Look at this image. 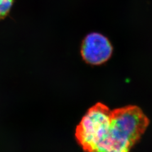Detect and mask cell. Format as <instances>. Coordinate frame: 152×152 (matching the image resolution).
Returning a JSON list of instances; mask_svg holds the SVG:
<instances>
[{"label":"cell","instance_id":"cell-1","mask_svg":"<svg viewBox=\"0 0 152 152\" xmlns=\"http://www.w3.org/2000/svg\"><path fill=\"white\" fill-rule=\"evenodd\" d=\"M149 123L137 106L111 110L98 103L82 118L75 137L84 152H130Z\"/></svg>","mask_w":152,"mask_h":152},{"label":"cell","instance_id":"cell-2","mask_svg":"<svg viewBox=\"0 0 152 152\" xmlns=\"http://www.w3.org/2000/svg\"><path fill=\"white\" fill-rule=\"evenodd\" d=\"M113 50L112 44L105 36L99 33H91L83 40L81 53L87 64L99 65L110 58Z\"/></svg>","mask_w":152,"mask_h":152},{"label":"cell","instance_id":"cell-3","mask_svg":"<svg viewBox=\"0 0 152 152\" xmlns=\"http://www.w3.org/2000/svg\"><path fill=\"white\" fill-rule=\"evenodd\" d=\"M13 0H0V19L7 15L11 10Z\"/></svg>","mask_w":152,"mask_h":152}]
</instances>
